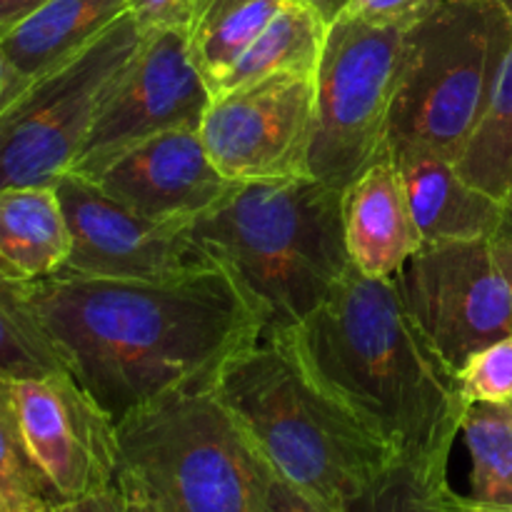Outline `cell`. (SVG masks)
Instances as JSON below:
<instances>
[{"mask_svg":"<svg viewBox=\"0 0 512 512\" xmlns=\"http://www.w3.org/2000/svg\"><path fill=\"white\" fill-rule=\"evenodd\" d=\"M490 245H493L505 273L512 278V185L508 193H505V198L500 200V218L493 235H490Z\"/></svg>","mask_w":512,"mask_h":512,"instance_id":"cell-31","label":"cell"},{"mask_svg":"<svg viewBox=\"0 0 512 512\" xmlns=\"http://www.w3.org/2000/svg\"><path fill=\"white\" fill-rule=\"evenodd\" d=\"M70 233L55 185L0 188V275L18 285L60 273Z\"/></svg>","mask_w":512,"mask_h":512,"instance_id":"cell-18","label":"cell"},{"mask_svg":"<svg viewBox=\"0 0 512 512\" xmlns=\"http://www.w3.org/2000/svg\"><path fill=\"white\" fill-rule=\"evenodd\" d=\"M460 395L465 403H512V335L475 350L458 370Z\"/></svg>","mask_w":512,"mask_h":512,"instance_id":"cell-26","label":"cell"},{"mask_svg":"<svg viewBox=\"0 0 512 512\" xmlns=\"http://www.w3.org/2000/svg\"><path fill=\"white\" fill-rule=\"evenodd\" d=\"M33 512H48V503H45V505H40V508H35Z\"/></svg>","mask_w":512,"mask_h":512,"instance_id":"cell-37","label":"cell"},{"mask_svg":"<svg viewBox=\"0 0 512 512\" xmlns=\"http://www.w3.org/2000/svg\"><path fill=\"white\" fill-rule=\"evenodd\" d=\"M455 512H512V505H485L468 495H455Z\"/></svg>","mask_w":512,"mask_h":512,"instance_id":"cell-33","label":"cell"},{"mask_svg":"<svg viewBox=\"0 0 512 512\" xmlns=\"http://www.w3.org/2000/svg\"><path fill=\"white\" fill-rule=\"evenodd\" d=\"M23 293L70 373L115 423L163 395L215 385L235 353L263 338L220 265L173 283L55 273Z\"/></svg>","mask_w":512,"mask_h":512,"instance_id":"cell-1","label":"cell"},{"mask_svg":"<svg viewBox=\"0 0 512 512\" xmlns=\"http://www.w3.org/2000/svg\"><path fill=\"white\" fill-rule=\"evenodd\" d=\"M395 280L418 328L453 370L512 335V278L490 238L420 245Z\"/></svg>","mask_w":512,"mask_h":512,"instance_id":"cell-9","label":"cell"},{"mask_svg":"<svg viewBox=\"0 0 512 512\" xmlns=\"http://www.w3.org/2000/svg\"><path fill=\"white\" fill-rule=\"evenodd\" d=\"M288 0H213L190 28V48L210 90L238 63Z\"/></svg>","mask_w":512,"mask_h":512,"instance_id":"cell-20","label":"cell"},{"mask_svg":"<svg viewBox=\"0 0 512 512\" xmlns=\"http://www.w3.org/2000/svg\"><path fill=\"white\" fill-rule=\"evenodd\" d=\"M215 393L265 463L325 512H350L395 458L273 338L235 353Z\"/></svg>","mask_w":512,"mask_h":512,"instance_id":"cell-4","label":"cell"},{"mask_svg":"<svg viewBox=\"0 0 512 512\" xmlns=\"http://www.w3.org/2000/svg\"><path fill=\"white\" fill-rule=\"evenodd\" d=\"M85 180L115 203L153 220H198L235 190L198 130H170L123 150Z\"/></svg>","mask_w":512,"mask_h":512,"instance_id":"cell-14","label":"cell"},{"mask_svg":"<svg viewBox=\"0 0 512 512\" xmlns=\"http://www.w3.org/2000/svg\"><path fill=\"white\" fill-rule=\"evenodd\" d=\"M328 28L330 20L315 5L288 0L243 58L218 80L213 95L278 75H318Z\"/></svg>","mask_w":512,"mask_h":512,"instance_id":"cell-19","label":"cell"},{"mask_svg":"<svg viewBox=\"0 0 512 512\" xmlns=\"http://www.w3.org/2000/svg\"><path fill=\"white\" fill-rule=\"evenodd\" d=\"M443 0H343L338 13L378 28L413 30Z\"/></svg>","mask_w":512,"mask_h":512,"instance_id":"cell-27","label":"cell"},{"mask_svg":"<svg viewBox=\"0 0 512 512\" xmlns=\"http://www.w3.org/2000/svg\"><path fill=\"white\" fill-rule=\"evenodd\" d=\"M193 230L255 310L263 338L298 328L353 268L340 190L315 178L235 185Z\"/></svg>","mask_w":512,"mask_h":512,"instance_id":"cell-3","label":"cell"},{"mask_svg":"<svg viewBox=\"0 0 512 512\" xmlns=\"http://www.w3.org/2000/svg\"><path fill=\"white\" fill-rule=\"evenodd\" d=\"M208 3H213V0H198V13H195V18H198L200 10H203ZM305 3L315 5V8H318L320 13L325 15V18L333 20L335 15H338V10H340V5H343V0H305ZM193 23H195V20H193Z\"/></svg>","mask_w":512,"mask_h":512,"instance_id":"cell-34","label":"cell"},{"mask_svg":"<svg viewBox=\"0 0 512 512\" xmlns=\"http://www.w3.org/2000/svg\"><path fill=\"white\" fill-rule=\"evenodd\" d=\"M48 0H0V40L38 13Z\"/></svg>","mask_w":512,"mask_h":512,"instance_id":"cell-32","label":"cell"},{"mask_svg":"<svg viewBox=\"0 0 512 512\" xmlns=\"http://www.w3.org/2000/svg\"><path fill=\"white\" fill-rule=\"evenodd\" d=\"M340 213L350 263L368 278H398L423 245L390 148L345 185Z\"/></svg>","mask_w":512,"mask_h":512,"instance_id":"cell-15","label":"cell"},{"mask_svg":"<svg viewBox=\"0 0 512 512\" xmlns=\"http://www.w3.org/2000/svg\"><path fill=\"white\" fill-rule=\"evenodd\" d=\"M213 90L190 48V30H145L133 65L85 140L70 173L88 178L123 150L170 130H200Z\"/></svg>","mask_w":512,"mask_h":512,"instance_id":"cell-12","label":"cell"},{"mask_svg":"<svg viewBox=\"0 0 512 512\" xmlns=\"http://www.w3.org/2000/svg\"><path fill=\"white\" fill-rule=\"evenodd\" d=\"M408 30L378 28L338 13L320 58L310 175L343 193L388 148Z\"/></svg>","mask_w":512,"mask_h":512,"instance_id":"cell-8","label":"cell"},{"mask_svg":"<svg viewBox=\"0 0 512 512\" xmlns=\"http://www.w3.org/2000/svg\"><path fill=\"white\" fill-rule=\"evenodd\" d=\"M510 405H512V403H510Z\"/></svg>","mask_w":512,"mask_h":512,"instance_id":"cell-38","label":"cell"},{"mask_svg":"<svg viewBox=\"0 0 512 512\" xmlns=\"http://www.w3.org/2000/svg\"><path fill=\"white\" fill-rule=\"evenodd\" d=\"M510 40L505 0H443L408 30L388 148L458 163L488 113Z\"/></svg>","mask_w":512,"mask_h":512,"instance_id":"cell-6","label":"cell"},{"mask_svg":"<svg viewBox=\"0 0 512 512\" xmlns=\"http://www.w3.org/2000/svg\"><path fill=\"white\" fill-rule=\"evenodd\" d=\"M50 500L53 493L25 448L13 378L0 373V512H33Z\"/></svg>","mask_w":512,"mask_h":512,"instance_id":"cell-25","label":"cell"},{"mask_svg":"<svg viewBox=\"0 0 512 512\" xmlns=\"http://www.w3.org/2000/svg\"><path fill=\"white\" fill-rule=\"evenodd\" d=\"M448 465L393 458L350 512H455Z\"/></svg>","mask_w":512,"mask_h":512,"instance_id":"cell-24","label":"cell"},{"mask_svg":"<svg viewBox=\"0 0 512 512\" xmlns=\"http://www.w3.org/2000/svg\"><path fill=\"white\" fill-rule=\"evenodd\" d=\"M55 193L70 233V253L60 273L173 283L218 268L190 220L145 218L73 173L55 183Z\"/></svg>","mask_w":512,"mask_h":512,"instance_id":"cell-10","label":"cell"},{"mask_svg":"<svg viewBox=\"0 0 512 512\" xmlns=\"http://www.w3.org/2000/svg\"><path fill=\"white\" fill-rule=\"evenodd\" d=\"M5 113V60L0 53V115Z\"/></svg>","mask_w":512,"mask_h":512,"instance_id":"cell-35","label":"cell"},{"mask_svg":"<svg viewBox=\"0 0 512 512\" xmlns=\"http://www.w3.org/2000/svg\"><path fill=\"white\" fill-rule=\"evenodd\" d=\"M145 30L125 13L83 53L35 80L0 115V188L55 185L73 170Z\"/></svg>","mask_w":512,"mask_h":512,"instance_id":"cell-7","label":"cell"},{"mask_svg":"<svg viewBox=\"0 0 512 512\" xmlns=\"http://www.w3.org/2000/svg\"><path fill=\"white\" fill-rule=\"evenodd\" d=\"M115 425L125 500L150 512H260L270 465L215 385L163 395Z\"/></svg>","mask_w":512,"mask_h":512,"instance_id":"cell-5","label":"cell"},{"mask_svg":"<svg viewBox=\"0 0 512 512\" xmlns=\"http://www.w3.org/2000/svg\"><path fill=\"white\" fill-rule=\"evenodd\" d=\"M260 512H325L318 503L300 493L298 488L280 478L273 468H270L268 480H265L263 490V503H260Z\"/></svg>","mask_w":512,"mask_h":512,"instance_id":"cell-29","label":"cell"},{"mask_svg":"<svg viewBox=\"0 0 512 512\" xmlns=\"http://www.w3.org/2000/svg\"><path fill=\"white\" fill-rule=\"evenodd\" d=\"M65 370L68 363L35 318L23 285L0 275V373L18 380Z\"/></svg>","mask_w":512,"mask_h":512,"instance_id":"cell-23","label":"cell"},{"mask_svg":"<svg viewBox=\"0 0 512 512\" xmlns=\"http://www.w3.org/2000/svg\"><path fill=\"white\" fill-rule=\"evenodd\" d=\"M512 13V0H505ZM465 180L478 185L493 198L503 200L512 185V40L495 85L493 100L470 140L468 150L458 160Z\"/></svg>","mask_w":512,"mask_h":512,"instance_id":"cell-22","label":"cell"},{"mask_svg":"<svg viewBox=\"0 0 512 512\" xmlns=\"http://www.w3.org/2000/svg\"><path fill=\"white\" fill-rule=\"evenodd\" d=\"M393 155L423 245L493 235L500 218V200L465 180L455 160L428 150H400Z\"/></svg>","mask_w":512,"mask_h":512,"instance_id":"cell-17","label":"cell"},{"mask_svg":"<svg viewBox=\"0 0 512 512\" xmlns=\"http://www.w3.org/2000/svg\"><path fill=\"white\" fill-rule=\"evenodd\" d=\"M273 340L395 458L448 465L468 403L398 280L350 268L315 313Z\"/></svg>","mask_w":512,"mask_h":512,"instance_id":"cell-2","label":"cell"},{"mask_svg":"<svg viewBox=\"0 0 512 512\" xmlns=\"http://www.w3.org/2000/svg\"><path fill=\"white\" fill-rule=\"evenodd\" d=\"M25 448L53 500L75 503L118 483V425L73 373L13 378Z\"/></svg>","mask_w":512,"mask_h":512,"instance_id":"cell-13","label":"cell"},{"mask_svg":"<svg viewBox=\"0 0 512 512\" xmlns=\"http://www.w3.org/2000/svg\"><path fill=\"white\" fill-rule=\"evenodd\" d=\"M130 13L143 30H190L198 13V0H130Z\"/></svg>","mask_w":512,"mask_h":512,"instance_id":"cell-28","label":"cell"},{"mask_svg":"<svg viewBox=\"0 0 512 512\" xmlns=\"http://www.w3.org/2000/svg\"><path fill=\"white\" fill-rule=\"evenodd\" d=\"M48 512H128L125 510L123 493H120L118 483L110 490L90 498L75 500V503H60V500H50Z\"/></svg>","mask_w":512,"mask_h":512,"instance_id":"cell-30","label":"cell"},{"mask_svg":"<svg viewBox=\"0 0 512 512\" xmlns=\"http://www.w3.org/2000/svg\"><path fill=\"white\" fill-rule=\"evenodd\" d=\"M130 10V0H48L0 40L5 60V108L35 80L83 53Z\"/></svg>","mask_w":512,"mask_h":512,"instance_id":"cell-16","label":"cell"},{"mask_svg":"<svg viewBox=\"0 0 512 512\" xmlns=\"http://www.w3.org/2000/svg\"><path fill=\"white\" fill-rule=\"evenodd\" d=\"M123 500H125V498H123ZM125 510H128V512H150L148 508H143V505L130 503V500H125Z\"/></svg>","mask_w":512,"mask_h":512,"instance_id":"cell-36","label":"cell"},{"mask_svg":"<svg viewBox=\"0 0 512 512\" xmlns=\"http://www.w3.org/2000/svg\"><path fill=\"white\" fill-rule=\"evenodd\" d=\"M315 75H278L213 95L200 138L215 168L233 183L313 178Z\"/></svg>","mask_w":512,"mask_h":512,"instance_id":"cell-11","label":"cell"},{"mask_svg":"<svg viewBox=\"0 0 512 512\" xmlns=\"http://www.w3.org/2000/svg\"><path fill=\"white\" fill-rule=\"evenodd\" d=\"M460 435L473 463L468 498L512 505V405L470 403Z\"/></svg>","mask_w":512,"mask_h":512,"instance_id":"cell-21","label":"cell"}]
</instances>
